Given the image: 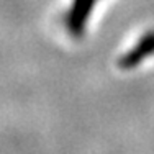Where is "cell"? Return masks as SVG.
Returning <instances> with one entry per match:
<instances>
[{
  "label": "cell",
  "mask_w": 154,
  "mask_h": 154,
  "mask_svg": "<svg viewBox=\"0 0 154 154\" xmlns=\"http://www.w3.org/2000/svg\"><path fill=\"white\" fill-rule=\"evenodd\" d=\"M154 56V30L146 31L141 38L133 45V48L122 54L118 59V66L123 71H131L141 66L146 59Z\"/></svg>",
  "instance_id": "1"
},
{
  "label": "cell",
  "mask_w": 154,
  "mask_h": 154,
  "mask_svg": "<svg viewBox=\"0 0 154 154\" xmlns=\"http://www.w3.org/2000/svg\"><path fill=\"white\" fill-rule=\"evenodd\" d=\"M98 0H72L66 15V28L74 38H82L85 33L89 18Z\"/></svg>",
  "instance_id": "2"
}]
</instances>
